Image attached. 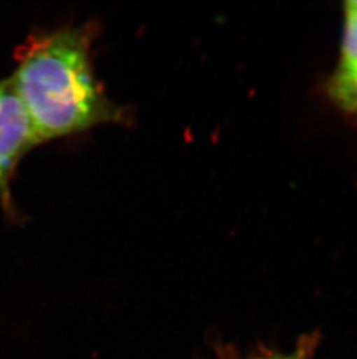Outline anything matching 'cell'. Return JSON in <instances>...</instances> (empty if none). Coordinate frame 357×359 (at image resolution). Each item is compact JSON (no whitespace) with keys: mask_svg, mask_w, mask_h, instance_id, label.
Segmentation results:
<instances>
[{"mask_svg":"<svg viewBox=\"0 0 357 359\" xmlns=\"http://www.w3.org/2000/svg\"><path fill=\"white\" fill-rule=\"evenodd\" d=\"M94 24L57 28L28 39L10 79L27 109L38 144L106 123L129 121L95 75Z\"/></svg>","mask_w":357,"mask_h":359,"instance_id":"6da1fadb","label":"cell"},{"mask_svg":"<svg viewBox=\"0 0 357 359\" xmlns=\"http://www.w3.org/2000/svg\"><path fill=\"white\" fill-rule=\"evenodd\" d=\"M259 359H263V358H259ZM268 359H284V358H268ZM284 359H289V358H284Z\"/></svg>","mask_w":357,"mask_h":359,"instance_id":"277c9868","label":"cell"},{"mask_svg":"<svg viewBox=\"0 0 357 359\" xmlns=\"http://www.w3.org/2000/svg\"><path fill=\"white\" fill-rule=\"evenodd\" d=\"M330 95L348 112L357 109V1L344 8V35L341 58L330 83Z\"/></svg>","mask_w":357,"mask_h":359,"instance_id":"3957f363","label":"cell"},{"mask_svg":"<svg viewBox=\"0 0 357 359\" xmlns=\"http://www.w3.org/2000/svg\"><path fill=\"white\" fill-rule=\"evenodd\" d=\"M27 109L12 81H0V194L10 206V180L21 157L37 146Z\"/></svg>","mask_w":357,"mask_h":359,"instance_id":"7a4b0ae2","label":"cell"}]
</instances>
